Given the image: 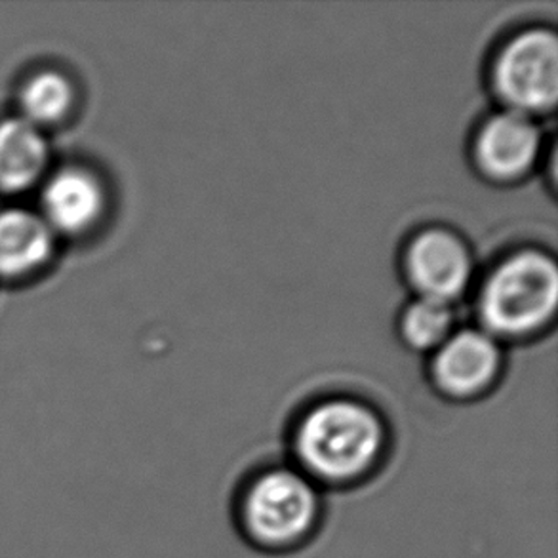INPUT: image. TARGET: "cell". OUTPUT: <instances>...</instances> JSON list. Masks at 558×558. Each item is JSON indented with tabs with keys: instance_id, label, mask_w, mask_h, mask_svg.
Instances as JSON below:
<instances>
[{
	"instance_id": "11",
	"label": "cell",
	"mask_w": 558,
	"mask_h": 558,
	"mask_svg": "<svg viewBox=\"0 0 558 558\" xmlns=\"http://www.w3.org/2000/svg\"><path fill=\"white\" fill-rule=\"evenodd\" d=\"M76 92L71 78L45 69L29 76L20 90V117L37 129L60 124L75 106Z\"/></svg>"
},
{
	"instance_id": "8",
	"label": "cell",
	"mask_w": 558,
	"mask_h": 558,
	"mask_svg": "<svg viewBox=\"0 0 558 558\" xmlns=\"http://www.w3.org/2000/svg\"><path fill=\"white\" fill-rule=\"evenodd\" d=\"M542 136L530 117L514 111L492 117L476 140V159L486 174L511 180L534 167Z\"/></svg>"
},
{
	"instance_id": "5",
	"label": "cell",
	"mask_w": 558,
	"mask_h": 558,
	"mask_svg": "<svg viewBox=\"0 0 558 558\" xmlns=\"http://www.w3.org/2000/svg\"><path fill=\"white\" fill-rule=\"evenodd\" d=\"M407 269L423 298L445 303L458 298L471 279L468 248L442 229L415 236L408 248Z\"/></svg>"
},
{
	"instance_id": "10",
	"label": "cell",
	"mask_w": 558,
	"mask_h": 558,
	"mask_svg": "<svg viewBox=\"0 0 558 558\" xmlns=\"http://www.w3.org/2000/svg\"><path fill=\"white\" fill-rule=\"evenodd\" d=\"M50 162L45 132L22 117L0 121V193L17 195L35 187Z\"/></svg>"
},
{
	"instance_id": "2",
	"label": "cell",
	"mask_w": 558,
	"mask_h": 558,
	"mask_svg": "<svg viewBox=\"0 0 558 558\" xmlns=\"http://www.w3.org/2000/svg\"><path fill=\"white\" fill-rule=\"evenodd\" d=\"M323 492L294 463L259 469L236 494L234 519L239 532L259 551L300 549L323 522Z\"/></svg>"
},
{
	"instance_id": "12",
	"label": "cell",
	"mask_w": 558,
	"mask_h": 558,
	"mask_svg": "<svg viewBox=\"0 0 558 558\" xmlns=\"http://www.w3.org/2000/svg\"><path fill=\"white\" fill-rule=\"evenodd\" d=\"M452 323L450 303L422 298L412 303L404 313L402 333L412 348H437L448 340Z\"/></svg>"
},
{
	"instance_id": "6",
	"label": "cell",
	"mask_w": 558,
	"mask_h": 558,
	"mask_svg": "<svg viewBox=\"0 0 558 558\" xmlns=\"http://www.w3.org/2000/svg\"><path fill=\"white\" fill-rule=\"evenodd\" d=\"M106 210V191L98 175L88 168L65 167L45 182L40 195V216L53 234L90 231Z\"/></svg>"
},
{
	"instance_id": "1",
	"label": "cell",
	"mask_w": 558,
	"mask_h": 558,
	"mask_svg": "<svg viewBox=\"0 0 558 558\" xmlns=\"http://www.w3.org/2000/svg\"><path fill=\"white\" fill-rule=\"evenodd\" d=\"M387 450L381 417L363 402H318L300 417L292 435L295 468L326 488H353L371 478Z\"/></svg>"
},
{
	"instance_id": "4",
	"label": "cell",
	"mask_w": 558,
	"mask_h": 558,
	"mask_svg": "<svg viewBox=\"0 0 558 558\" xmlns=\"http://www.w3.org/2000/svg\"><path fill=\"white\" fill-rule=\"evenodd\" d=\"M499 98L514 113H544L558 98V43L551 31L517 35L499 52L494 65Z\"/></svg>"
},
{
	"instance_id": "7",
	"label": "cell",
	"mask_w": 558,
	"mask_h": 558,
	"mask_svg": "<svg viewBox=\"0 0 558 558\" xmlns=\"http://www.w3.org/2000/svg\"><path fill=\"white\" fill-rule=\"evenodd\" d=\"M499 349L486 332L463 330L440 345L435 359L438 387L456 399L483 392L498 376Z\"/></svg>"
},
{
	"instance_id": "9",
	"label": "cell",
	"mask_w": 558,
	"mask_h": 558,
	"mask_svg": "<svg viewBox=\"0 0 558 558\" xmlns=\"http://www.w3.org/2000/svg\"><path fill=\"white\" fill-rule=\"evenodd\" d=\"M56 234L37 211L0 210V279H22L50 262Z\"/></svg>"
},
{
	"instance_id": "3",
	"label": "cell",
	"mask_w": 558,
	"mask_h": 558,
	"mask_svg": "<svg viewBox=\"0 0 558 558\" xmlns=\"http://www.w3.org/2000/svg\"><path fill=\"white\" fill-rule=\"evenodd\" d=\"M558 271L551 257L521 252L507 257L484 282L478 311L499 336L536 332L557 311Z\"/></svg>"
}]
</instances>
